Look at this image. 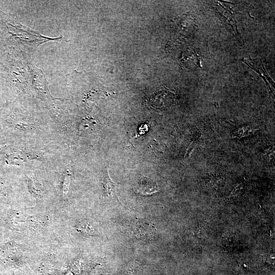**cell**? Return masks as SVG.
Wrapping results in <instances>:
<instances>
[{
	"label": "cell",
	"mask_w": 275,
	"mask_h": 275,
	"mask_svg": "<svg viewBox=\"0 0 275 275\" xmlns=\"http://www.w3.org/2000/svg\"><path fill=\"white\" fill-rule=\"evenodd\" d=\"M154 183L150 178L140 175L136 180V189L143 194H150L157 191Z\"/></svg>",
	"instance_id": "obj_1"
},
{
	"label": "cell",
	"mask_w": 275,
	"mask_h": 275,
	"mask_svg": "<svg viewBox=\"0 0 275 275\" xmlns=\"http://www.w3.org/2000/svg\"><path fill=\"white\" fill-rule=\"evenodd\" d=\"M153 231V227H151L146 221H140L136 223L135 226V233L141 237H149L151 233Z\"/></svg>",
	"instance_id": "obj_2"
},
{
	"label": "cell",
	"mask_w": 275,
	"mask_h": 275,
	"mask_svg": "<svg viewBox=\"0 0 275 275\" xmlns=\"http://www.w3.org/2000/svg\"><path fill=\"white\" fill-rule=\"evenodd\" d=\"M103 185L108 196L113 197L116 190V186L115 183L111 179L107 172L104 178Z\"/></svg>",
	"instance_id": "obj_3"
}]
</instances>
